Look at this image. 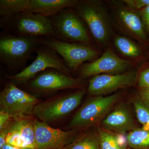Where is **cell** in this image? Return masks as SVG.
Returning <instances> with one entry per match:
<instances>
[{
    "label": "cell",
    "mask_w": 149,
    "mask_h": 149,
    "mask_svg": "<svg viewBox=\"0 0 149 149\" xmlns=\"http://www.w3.org/2000/svg\"><path fill=\"white\" fill-rule=\"evenodd\" d=\"M40 43L37 37H19L3 31L0 34V62L11 71L21 72Z\"/></svg>",
    "instance_id": "1"
},
{
    "label": "cell",
    "mask_w": 149,
    "mask_h": 149,
    "mask_svg": "<svg viewBox=\"0 0 149 149\" xmlns=\"http://www.w3.org/2000/svg\"><path fill=\"white\" fill-rule=\"evenodd\" d=\"M0 27L19 37H55L49 17L29 11L1 17Z\"/></svg>",
    "instance_id": "2"
},
{
    "label": "cell",
    "mask_w": 149,
    "mask_h": 149,
    "mask_svg": "<svg viewBox=\"0 0 149 149\" xmlns=\"http://www.w3.org/2000/svg\"><path fill=\"white\" fill-rule=\"evenodd\" d=\"M120 95V93H116L90 98L75 113L67 128L69 130H81L100 125L118 102Z\"/></svg>",
    "instance_id": "3"
},
{
    "label": "cell",
    "mask_w": 149,
    "mask_h": 149,
    "mask_svg": "<svg viewBox=\"0 0 149 149\" xmlns=\"http://www.w3.org/2000/svg\"><path fill=\"white\" fill-rule=\"evenodd\" d=\"M40 102L35 95L19 89L10 81L0 93V111L15 120L33 117L34 109Z\"/></svg>",
    "instance_id": "4"
},
{
    "label": "cell",
    "mask_w": 149,
    "mask_h": 149,
    "mask_svg": "<svg viewBox=\"0 0 149 149\" xmlns=\"http://www.w3.org/2000/svg\"><path fill=\"white\" fill-rule=\"evenodd\" d=\"M49 18L52 22L55 38L63 42L81 45L91 42L88 30L74 8L64 9Z\"/></svg>",
    "instance_id": "5"
},
{
    "label": "cell",
    "mask_w": 149,
    "mask_h": 149,
    "mask_svg": "<svg viewBox=\"0 0 149 149\" xmlns=\"http://www.w3.org/2000/svg\"><path fill=\"white\" fill-rule=\"evenodd\" d=\"M35 52L37 57L21 72L6 75L7 79L15 85H24L40 72L50 68L57 70L71 76V70L61 57L49 47L40 44Z\"/></svg>",
    "instance_id": "6"
},
{
    "label": "cell",
    "mask_w": 149,
    "mask_h": 149,
    "mask_svg": "<svg viewBox=\"0 0 149 149\" xmlns=\"http://www.w3.org/2000/svg\"><path fill=\"white\" fill-rule=\"evenodd\" d=\"M86 93L85 89H80L40 102L35 107L33 115L47 124L56 122L76 109Z\"/></svg>",
    "instance_id": "7"
},
{
    "label": "cell",
    "mask_w": 149,
    "mask_h": 149,
    "mask_svg": "<svg viewBox=\"0 0 149 149\" xmlns=\"http://www.w3.org/2000/svg\"><path fill=\"white\" fill-rule=\"evenodd\" d=\"M37 38L40 44L58 54L71 72L77 70L85 62L93 60L98 54L95 49L86 45L63 42L54 37Z\"/></svg>",
    "instance_id": "8"
},
{
    "label": "cell",
    "mask_w": 149,
    "mask_h": 149,
    "mask_svg": "<svg viewBox=\"0 0 149 149\" xmlns=\"http://www.w3.org/2000/svg\"><path fill=\"white\" fill-rule=\"evenodd\" d=\"M82 80L80 78L68 76L57 70L50 68L40 72L23 85L34 93L47 94L79 88Z\"/></svg>",
    "instance_id": "9"
},
{
    "label": "cell",
    "mask_w": 149,
    "mask_h": 149,
    "mask_svg": "<svg viewBox=\"0 0 149 149\" xmlns=\"http://www.w3.org/2000/svg\"><path fill=\"white\" fill-rule=\"evenodd\" d=\"M35 127L36 149H63L75 141L82 133L81 129L63 131L55 129L36 119Z\"/></svg>",
    "instance_id": "10"
},
{
    "label": "cell",
    "mask_w": 149,
    "mask_h": 149,
    "mask_svg": "<svg viewBox=\"0 0 149 149\" xmlns=\"http://www.w3.org/2000/svg\"><path fill=\"white\" fill-rule=\"evenodd\" d=\"M130 65L128 61L108 50L96 60L80 66V78L83 80L99 74H120L128 69Z\"/></svg>",
    "instance_id": "11"
},
{
    "label": "cell",
    "mask_w": 149,
    "mask_h": 149,
    "mask_svg": "<svg viewBox=\"0 0 149 149\" xmlns=\"http://www.w3.org/2000/svg\"><path fill=\"white\" fill-rule=\"evenodd\" d=\"M136 77L135 71L95 75L90 80L87 91L92 97L103 96L119 89L130 87L135 83Z\"/></svg>",
    "instance_id": "12"
},
{
    "label": "cell",
    "mask_w": 149,
    "mask_h": 149,
    "mask_svg": "<svg viewBox=\"0 0 149 149\" xmlns=\"http://www.w3.org/2000/svg\"><path fill=\"white\" fill-rule=\"evenodd\" d=\"M74 8L85 22L93 37L99 42L106 41L108 29L101 12L93 2H79Z\"/></svg>",
    "instance_id": "13"
},
{
    "label": "cell",
    "mask_w": 149,
    "mask_h": 149,
    "mask_svg": "<svg viewBox=\"0 0 149 149\" xmlns=\"http://www.w3.org/2000/svg\"><path fill=\"white\" fill-rule=\"evenodd\" d=\"M100 125L107 130L122 135L138 128L130 110L123 103L117 104Z\"/></svg>",
    "instance_id": "14"
},
{
    "label": "cell",
    "mask_w": 149,
    "mask_h": 149,
    "mask_svg": "<svg viewBox=\"0 0 149 149\" xmlns=\"http://www.w3.org/2000/svg\"><path fill=\"white\" fill-rule=\"evenodd\" d=\"M77 2L76 0H30L28 11L50 17L64 9L74 8Z\"/></svg>",
    "instance_id": "15"
},
{
    "label": "cell",
    "mask_w": 149,
    "mask_h": 149,
    "mask_svg": "<svg viewBox=\"0 0 149 149\" xmlns=\"http://www.w3.org/2000/svg\"><path fill=\"white\" fill-rule=\"evenodd\" d=\"M101 149H126L127 140L122 134L116 133L103 128L100 125L96 126Z\"/></svg>",
    "instance_id": "16"
},
{
    "label": "cell",
    "mask_w": 149,
    "mask_h": 149,
    "mask_svg": "<svg viewBox=\"0 0 149 149\" xmlns=\"http://www.w3.org/2000/svg\"><path fill=\"white\" fill-rule=\"evenodd\" d=\"M35 120L33 117L17 120L12 119L9 127L11 130L17 132L32 149H36Z\"/></svg>",
    "instance_id": "17"
},
{
    "label": "cell",
    "mask_w": 149,
    "mask_h": 149,
    "mask_svg": "<svg viewBox=\"0 0 149 149\" xmlns=\"http://www.w3.org/2000/svg\"><path fill=\"white\" fill-rule=\"evenodd\" d=\"M63 149H101L97 129L81 133L75 141Z\"/></svg>",
    "instance_id": "18"
},
{
    "label": "cell",
    "mask_w": 149,
    "mask_h": 149,
    "mask_svg": "<svg viewBox=\"0 0 149 149\" xmlns=\"http://www.w3.org/2000/svg\"><path fill=\"white\" fill-rule=\"evenodd\" d=\"M119 16L130 32L142 39L146 38L143 23L138 15L131 11L122 10L119 12Z\"/></svg>",
    "instance_id": "19"
},
{
    "label": "cell",
    "mask_w": 149,
    "mask_h": 149,
    "mask_svg": "<svg viewBox=\"0 0 149 149\" xmlns=\"http://www.w3.org/2000/svg\"><path fill=\"white\" fill-rule=\"evenodd\" d=\"M30 0H1L0 16H10L28 11Z\"/></svg>",
    "instance_id": "20"
},
{
    "label": "cell",
    "mask_w": 149,
    "mask_h": 149,
    "mask_svg": "<svg viewBox=\"0 0 149 149\" xmlns=\"http://www.w3.org/2000/svg\"><path fill=\"white\" fill-rule=\"evenodd\" d=\"M128 146L134 149H149V130L137 128L126 136Z\"/></svg>",
    "instance_id": "21"
},
{
    "label": "cell",
    "mask_w": 149,
    "mask_h": 149,
    "mask_svg": "<svg viewBox=\"0 0 149 149\" xmlns=\"http://www.w3.org/2000/svg\"><path fill=\"white\" fill-rule=\"evenodd\" d=\"M115 44L118 49L124 55L135 57L140 54L139 47L126 37H118L115 40Z\"/></svg>",
    "instance_id": "22"
},
{
    "label": "cell",
    "mask_w": 149,
    "mask_h": 149,
    "mask_svg": "<svg viewBox=\"0 0 149 149\" xmlns=\"http://www.w3.org/2000/svg\"><path fill=\"white\" fill-rule=\"evenodd\" d=\"M132 102L138 120L145 128L143 129L148 130L149 128V109L141 98L134 99Z\"/></svg>",
    "instance_id": "23"
},
{
    "label": "cell",
    "mask_w": 149,
    "mask_h": 149,
    "mask_svg": "<svg viewBox=\"0 0 149 149\" xmlns=\"http://www.w3.org/2000/svg\"><path fill=\"white\" fill-rule=\"evenodd\" d=\"M6 143L17 148H29L27 142L16 131L11 130L9 128L8 133L6 139Z\"/></svg>",
    "instance_id": "24"
},
{
    "label": "cell",
    "mask_w": 149,
    "mask_h": 149,
    "mask_svg": "<svg viewBox=\"0 0 149 149\" xmlns=\"http://www.w3.org/2000/svg\"><path fill=\"white\" fill-rule=\"evenodd\" d=\"M123 1L129 6L138 9L149 6V0H125Z\"/></svg>",
    "instance_id": "25"
},
{
    "label": "cell",
    "mask_w": 149,
    "mask_h": 149,
    "mask_svg": "<svg viewBox=\"0 0 149 149\" xmlns=\"http://www.w3.org/2000/svg\"><path fill=\"white\" fill-rule=\"evenodd\" d=\"M139 86L141 89L149 88V68L141 72L139 78Z\"/></svg>",
    "instance_id": "26"
},
{
    "label": "cell",
    "mask_w": 149,
    "mask_h": 149,
    "mask_svg": "<svg viewBox=\"0 0 149 149\" xmlns=\"http://www.w3.org/2000/svg\"><path fill=\"white\" fill-rule=\"evenodd\" d=\"M11 120L12 119L4 128L1 130H0V149L6 143V139L8 133L9 128Z\"/></svg>",
    "instance_id": "27"
},
{
    "label": "cell",
    "mask_w": 149,
    "mask_h": 149,
    "mask_svg": "<svg viewBox=\"0 0 149 149\" xmlns=\"http://www.w3.org/2000/svg\"><path fill=\"white\" fill-rule=\"evenodd\" d=\"M11 119H12L7 113L0 111V130L4 128Z\"/></svg>",
    "instance_id": "28"
},
{
    "label": "cell",
    "mask_w": 149,
    "mask_h": 149,
    "mask_svg": "<svg viewBox=\"0 0 149 149\" xmlns=\"http://www.w3.org/2000/svg\"><path fill=\"white\" fill-rule=\"evenodd\" d=\"M139 93L141 99L149 105V88L141 89Z\"/></svg>",
    "instance_id": "29"
},
{
    "label": "cell",
    "mask_w": 149,
    "mask_h": 149,
    "mask_svg": "<svg viewBox=\"0 0 149 149\" xmlns=\"http://www.w3.org/2000/svg\"><path fill=\"white\" fill-rule=\"evenodd\" d=\"M142 15L143 20L149 19V6L143 9L142 11Z\"/></svg>",
    "instance_id": "30"
},
{
    "label": "cell",
    "mask_w": 149,
    "mask_h": 149,
    "mask_svg": "<svg viewBox=\"0 0 149 149\" xmlns=\"http://www.w3.org/2000/svg\"><path fill=\"white\" fill-rule=\"evenodd\" d=\"M0 149H32L30 148H19L14 147L9 144L6 143Z\"/></svg>",
    "instance_id": "31"
},
{
    "label": "cell",
    "mask_w": 149,
    "mask_h": 149,
    "mask_svg": "<svg viewBox=\"0 0 149 149\" xmlns=\"http://www.w3.org/2000/svg\"><path fill=\"white\" fill-rule=\"evenodd\" d=\"M143 22L144 23L146 24V26H147V27H148V29L149 30V19L143 20Z\"/></svg>",
    "instance_id": "32"
},
{
    "label": "cell",
    "mask_w": 149,
    "mask_h": 149,
    "mask_svg": "<svg viewBox=\"0 0 149 149\" xmlns=\"http://www.w3.org/2000/svg\"><path fill=\"white\" fill-rule=\"evenodd\" d=\"M133 149V148H127V149Z\"/></svg>",
    "instance_id": "33"
}]
</instances>
